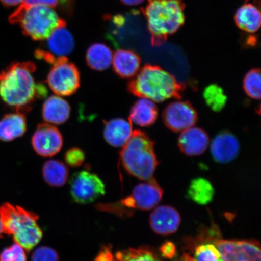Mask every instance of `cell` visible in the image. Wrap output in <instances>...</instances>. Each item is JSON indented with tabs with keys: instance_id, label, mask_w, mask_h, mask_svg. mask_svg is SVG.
<instances>
[{
	"instance_id": "obj_28",
	"label": "cell",
	"mask_w": 261,
	"mask_h": 261,
	"mask_svg": "<svg viewBox=\"0 0 261 261\" xmlns=\"http://www.w3.org/2000/svg\"><path fill=\"white\" fill-rule=\"evenodd\" d=\"M116 261H161L158 256L145 247L129 248L114 253Z\"/></svg>"
},
{
	"instance_id": "obj_2",
	"label": "cell",
	"mask_w": 261,
	"mask_h": 261,
	"mask_svg": "<svg viewBox=\"0 0 261 261\" xmlns=\"http://www.w3.org/2000/svg\"><path fill=\"white\" fill-rule=\"evenodd\" d=\"M138 72L127 86L136 96L161 103L172 98L179 99L185 89L175 76L158 65H145Z\"/></svg>"
},
{
	"instance_id": "obj_35",
	"label": "cell",
	"mask_w": 261,
	"mask_h": 261,
	"mask_svg": "<svg viewBox=\"0 0 261 261\" xmlns=\"http://www.w3.org/2000/svg\"><path fill=\"white\" fill-rule=\"evenodd\" d=\"M3 5L7 6H15L21 5L25 0H0Z\"/></svg>"
},
{
	"instance_id": "obj_21",
	"label": "cell",
	"mask_w": 261,
	"mask_h": 261,
	"mask_svg": "<svg viewBox=\"0 0 261 261\" xmlns=\"http://www.w3.org/2000/svg\"><path fill=\"white\" fill-rule=\"evenodd\" d=\"M27 122L24 113L16 112L6 114L0 120V140L12 141L24 135Z\"/></svg>"
},
{
	"instance_id": "obj_27",
	"label": "cell",
	"mask_w": 261,
	"mask_h": 261,
	"mask_svg": "<svg viewBox=\"0 0 261 261\" xmlns=\"http://www.w3.org/2000/svg\"><path fill=\"white\" fill-rule=\"evenodd\" d=\"M203 97L205 103L214 112H221L226 105L227 96L223 88L217 84H211L205 88Z\"/></svg>"
},
{
	"instance_id": "obj_18",
	"label": "cell",
	"mask_w": 261,
	"mask_h": 261,
	"mask_svg": "<svg viewBox=\"0 0 261 261\" xmlns=\"http://www.w3.org/2000/svg\"><path fill=\"white\" fill-rule=\"evenodd\" d=\"M113 69L120 77L130 78L138 74L141 59L135 51L119 49L113 55Z\"/></svg>"
},
{
	"instance_id": "obj_7",
	"label": "cell",
	"mask_w": 261,
	"mask_h": 261,
	"mask_svg": "<svg viewBox=\"0 0 261 261\" xmlns=\"http://www.w3.org/2000/svg\"><path fill=\"white\" fill-rule=\"evenodd\" d=\"M163 193L162 189L154 178L136 185L132 194L123 200L116 203L99 205L98 208L120 216L130 215L132 210L148 211L154 208L161 201Z\"/></svg>"
},
{
	"instance_id": "obj_36",
	"label": "cell",
	"mask_w": 261,
	"mask_h": 261,
	"mask_svg": "<svg viewBox=\"0 0 261 261\" xmlns=\"http://www.w3.org/2000/svg\"><path fill=\"white\" fill-rule=\"evenodd\" d=\"M123 4L128 6H138L142 4L145 0H120Z\"/></svg>"
},
{
	"instance_id": "obj_24",
	"label": "cell",
	"mask_w": 261,
	"mask_h": 261,
	"mask_svg": "<svg viewBox=\"0 0 261 261\" xmlns=\"http://www.w3.org/2000/svg\"><path fill=\"white\" fill-rule=\"evenodd\" d=\"M42 172L44 181L53 187H63L66 184L69 176L67 166L57 160H50L45 162Z\"/></svg>"
},
{
	"instance_id": "obj_5",
	"label": "cell",
	"mask_w": 261,
	"mask_h": 261,
	"mask_svg": "<svg viewBox=\"0 0 261 261\" xmlns=\"http://www.w3.org/2000/svg\"><path fill=\"white\" fill-rule=\"evenodd\" d=\"M154 145L145 133L139 130L133 132L132 138L120 152L122 164L130 175L146 181L154 178L158 161Z\"/></svg>"
},
{
	"instance_id": "obj_4",
	"label": "cell",
	"mask_w": 261,
	"mask_h": 261,
	"mask_svg": "<svg viewBox=\"0 0 261 261\" xmlns=\"http://www.w3.org/2000/svg\"><path fill=\"white\" fill-rule=\"evenodd\" d=\"M4 233L11 236L15 243L28 252L40 242L42 231L37 224L39 216L19 205L6 203L0 206Z\"/></svg>"
},
{
	"instance_id": "obj_37",
	"label": "cell",
	"mask_w": 261,
	"mask_h": 261,
	"mask_svg": "<svg viewBox=\"0 0 261 261\" xmlns=\"http://www.w3.org/2000/svg\"><path fill=\"white\" fill-rule=\"evenodd\" d=\"M4 233V230H3V227L1 219H0V237H2V234Z\"/></svg>"
},
{
	"instance_id": "obj_11",
	"label": "cell",
	"mask_w": 261,
	"mask_h": 261,
	"mask_svg": "<svg viewBox=\"0 0 261 261\" xmlns=\"http://www.w3.org/2000/svg\"><path fill=\"white\" fill-rule=\"evenodd\" d=\"M163 120L172 132H182L195 125L198 114L190 103L176 100L166 106L163 112Z\"/></svg>"
},
{
	"instance_id": "obj_9",
	"label": "cell",
	"mask_w": 261,
	"mask_h": 261,
	"mask_svg": "<svg viewBox=\"0 0 261 261\" xmlns=\"http://www.w3.org/2000/svg\"><path fill=\"white\" fill-rule=\"evenodd\" d=\"M70 194L76 203H93L106 194V187L96 174L83 171L74 173L70 181Z\"/></svg>"
},
{
	"instance_id": "obj_29",
	"label": "cell",
	"mask_w": 261,
	"mask_h": 261,
	"mask_svg": "<svg viewBox=\"0 0 261 261\" xmlns=\"http://www.w3.org/2000/svg\"><path fill=\"white\" fill-rule=\"evenodd\" d=\"M260 71L257 68L249 71L244 78V90L247 95L252 99H260Z\"/></svg>"
},
{
	"instance_id": "obj_26",
	"label": "cell",
	"mask_w": 261,
	"mask_h": 261,
	"mask_svg": "<svg viewBox=\"0 0 261 261\" xmlns=\"http://www.w3.org/2000/svg\"><path fill=\"white\" fill-rule=\"evenodd\" d=\"M212 241V240H211ZM182 261H223L220 253L216 246L212 242H202L194 249L191 256L185 254Z\"/></svg>"
},
{
	"instance_id": "obj_13",
	"label": "cell",
	"mask_w": 261,
	"mask_h": 261,
	"mask_svg": "<svg viewBox=\"0 0 261 261\" xmlns=\"http://www.w3.org/2000/svg\"><path fill=\"white\" fill-rule=\"evenodd\" d=\"M240 145L236 136L228 130L218 134L212 140L211 152L212 158L218 163H230L237 158Z\"/></svg>"
},
{
	"instance_id": "obj_12",
	"label": "cell",
	"mask_w": 261,
	"mask_h": 261,
	"mask_svg": "<svg viewBox=\"0 0 261 261\" xmlns=\"http://www.w3.org/2000/svg\"><path fill=\"white\" fill-rule=\"evenodd\" d=\"M32 145L39 155L49 158L61 151L63 138L57 127L48 123H41L37 126L32 136Z\"/></svg>"
},
{
	"instance_id": "obj_10",
	"label": "cell",
	"mask_w": 261,
	"mask_h": 261,
	"mask_svg": "<svg viewBox=\"0 0 261 261\" xmlns=\"http://www.w3.org/2000/svg\"><path fill=\"white\" fill-rule=\"evenodd\" d=\"M223 261H260V246L253 240H212Z\"/></svg>"
},
{
	"instance_id": "obj_3",
	"label": "cell",
	"mask_w": 261,
	"mask_h": 261,
	"mask_svg": "<svg viewBox=\"0 0 261 261\" xmlns=\"http://www.w3.org/2000/svg\"><path fill=\"white\" fill-rule=\"evenodd\" d=\"M185 9L184 0H148L142 11L148 22L153 46H161L169 35L184 25Z\"/></svg>"
},
{
	"instance_id": "obj_8",
	"label": "cell",
	"mask_w": 261,
	"mask_h": 261,
	"mask_svg": "<svg viewBox=\"0 0 261 261\" xmlns=\"http://www.w3.org/2000/svg\"><path fill=\"white\" fill-rule=\"evenodd\" d=\"M47 83L58 96L72 95L80 87L79 70L67 57L62 58L49 71Z\"/></svg>"
},
{
	"instance_id": "obj_16",
	"label": "cell",
	"mask_w": 261,
	"mask_h": 261,
	"mask_svg": "<svg viewBox=\"0 0 261 261\" xmlns=\"http://www.w3.org/2000/svg\"><path fill=\"white\" fill-rule=\"evenodd\" d=\"M65 25L55 29L48 36L46 41L47 50H44L56 58L67 57L74 50V41L72 35Z\"/></svg>"
},
{
	"instance_id": "obj_23",
	"label": "cell",
	"mask_w": 261,
	"mask_h": 261,
	"mask_svg": "<svg viewBox=\"0 0 261 261\" xmlns=\"http://www.w3.org/2000/svg\"><path fill=\"white\" fill-rule=\"evenodd\" d=\"M113 54L107 45L96 43L88 48L86 54L87 64L91 69L103 71L112 64Z\"/></svg>"
},
{
	"instance_id": "obj_17",
	"label": "cell",
	"mask_w": 261,
	"mask_h": 261,
	"mask_svg": "<svg viewBox=\"0 0 261 261\" xmlns=\"http://www.w3.org/2000/svg\"><path fill=\"white\" fill-rule=\"evenodd\" d=\"M133 133L132 123L125 119L117 118L106 122L103 136L109 145L120 148L129 141Z\"/></svg>"
},
{
	"instance_id": "obj_15",
	"label": "cell",
	"mask_w": 261,
	"mask_h": 261,
	"mask_svg": "<svg viewBox=\"0 0 261 261\" xmlns=\"http://www.w3.org/2000/svg\"><path fill=\"white\" fill-rule=\"evenodd\" d=\"M210 145V138L204 130L192 126L184 130L178 138V147L184 154L198 156L203 154Z\"/></svg>"
},
{
	"instance_id": "obj_14",
	"label": "cell",
	"mask_w": 261,
	"mask_h": 261,
	"mask_svg": "<svg viewBox=\"0 0 261 261\" xmlns=\"http://www.w3.org/2000/svg\"><path fill=\"white\" fill-rule=\"evenodd\" d=\"M180 223L181 217L178 211L169 205L156 207L150 215V226L154 232L162 236L175 233Z\"/></svg>"
},
{
	"instance_id": "obj_22",
	"label": "cell",
	"mask_w": 261,
	"mask_h": 261,
	"mask_svg": "<svg viewBox=\"0 0 261 261\" xmlns=\"http://www.w3.org/2000/svg\"><path fill=\"white\" fill-rule=\"evenodd\" d=\"M234 21L241 30L249 34H254L258 31L260 28V11L256 6L247 3L237 10Z\"/></svg>"
},
{
	"instance_id": "obj_19",
	"label": "cell",
	"mask_w": 261,
	"mask_h": 261,
	"mask_svg": "<svg viewBox=\"0 0 261 261\" xmlns=\"http://www.w3.org/2000/svg\"><path fill=\"white\" fill-rule=\"evenodd\" d=\"M70 112V106L67 100L60 96H52L45 101L42 116L47 123L61 125L69 119Z\"/></svg>"
},
{
	"instance_id": "obj_33",
	"label": "cell",
	"mask_w": 261,
	"mask_h": 261,
	"mask_svg": "<svg viewBox=\"0 0 261 261\" xmlns=\"http://www.w3.org/2000/svg\"><path fill=\"white\" fill-rule=\"evenodd\" d=\"M69 0H25V2L22 3L26 5H41L48 6L51 8L57 7L60 4L64 5L66 4Z\"/></svg>"
},
{
	"instance_id": "obj_1",
	"label": "cell",
	"mask_w": 261,
	"mask_h": 261,
	"mask_svg": "<svg viewBox=\"0 0 261 261\" xmlns=\"http://www.w3.org/2000/svg\"><path fill=\"white\" fill-rule=\"evenodd\" d=\"M36 70L35 64L29 61L12 63L0 72V97L16 112H29L36 99L47 95L44 85L35 83Z\"/></svg>"
},
{
	"instance_id": "obj_34",
	"label": "cell",
	"mask_w": 261,
	"mask_h": 261,
	"mask_svg": "<svg viewBox=\"0 0 261 261\" xmlns=\"http://www.w3.org/2000/svg\"><path fill=\"white\" fill-rule=\"evenodd\" d=\"M161 250L163 255L168 258H171L175 253V247L172 243H167L163 245Z\"/></svg>"
},
{
	"instance_id": "obj_25",
	"label": "cell",
	"mask_w": 261,
	"mask_h": 261,
	"mask_svg": "<svg viewBox=\"0 0 261 261\" xmlns=\"http://www.w3.org/2000/svg\"><path fill=\"white\" fill-rule=\"evenodd\" d=\"M214 194L213 186L207 179L203 178L193 179L188 189L189 197L200 205L210 203L213 200Z\"/></svg>"
},
{
	"instance_id": "obj_20",
	"label": "cell",
	"mask_w": 261,
	"mask_h": 261,
	"mask_svg": "<svg viewBox=\"0 0 261 261\" xmlns=\"http://www.w3.org/2000/svg\"><path fill=\"white\" fill-rule=\"evenodd\" d=\"M158 117V109L154 102L140 97L132 107L129 122L140 127H148L154 124Z\"/></svg>"
},
{
	"instance_id": "obj_31",
	"label": "cell",
	"mask_w": 261,
	"mask_h": 261,
	"mask_svg": "<svg viewBox=\"0 0 261 261\" xmlns=\"http://www.w3.org/2000/svg\"><path fill=\"white\" fill-rule=\"evenodd\" d=\"M31 261H60L58 253L51 247L41 246L32 254Z\"/></svg>"
},
{
	"instance_id": "obj_6",
	"label": "cell",
	"mask_w": 261,
	"mask_h": 261,
	"mask_svg": "<svg viewBox=\"0 0 261 261\" xmlns=\"http://www.w3.org/2000/svg\"><path fill=\"white\" fill-rule=\"evenodd\" d=\"M9 20L20 25L24 34L37 41L45 40L55 29L65 25L53 8L41 5H19Z\"/></svg>"
},
{
	"instance_id": "obj_30",
	"label": "cell",
	"mask_w": 261,
	"mask_h": 261,
	"mask_svg": "<svg viewBox=\"0 0 261 261\" xmlns=\"http://www.w3.org/2000/svg\"><path fill=\"white\" fill-rule=\"evenodd\" d=\"M0 261H27V256L23 248L15 243L2 251Z\"/></svg>"
},
{
	"instance_id": "obj_32",
	"label": "cell",
	"mask_w": 261,
	"mask_h": 261,
	"mask_svg": "<svg viewBox=\"0 0 261 261\" xmlns=\"http://www.w3.org/2000/svg\"><path fill=\"white\" fill-rule=\"evenodd\" d=\"M65 161L71 167H79L85 161V154L83 150L78 148L68 149L65 153Z\"/></svg>"
}]
</instances>
